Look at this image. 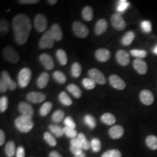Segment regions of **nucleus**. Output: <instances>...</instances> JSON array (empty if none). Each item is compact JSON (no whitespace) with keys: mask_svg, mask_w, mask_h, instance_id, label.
I'll use <instances>...</instances> for the list:
<instances>
[{"mask_svg":"<svg viewBox=\"0 0 157 157\" xmlns=\"http://www.w3.org/2000/svg\"><path fill=\"white\" fill-rule=\"evenodd\" d=\"M15 39L19 45H23L28 41L32 30V23L30 18L25 14H19L12 21Z\"/></svg>","mask_w":157,"mask_h":157,"instance_id":"1","label":"nucleus"},{"mask_svg":"<svg viewBox=\"0 0 157 157\" xmlns=\"http://www.w3.org/2000/svg\"><path fill=\"white\" fill-rule=\"evenodd\" d=\"M15 124L18 130L26 133L32 130L34 126V122L32 119L21 115L15 119Z\"/></svg>","mask_w":157,"mask_h":157,"instance_id":"2","label":"nucleus"},{"mask_svg":"<svg viewBox=\"0 0 157 157\" xmlns=\"http://www.w3.org/2000/svg\"><path fill=\"white\" fill-rule=\"evenodd\" d=\"M32 78V71L28 67H23L18 74L17 81L20 87L25 88L26 87Z\"/></svg>","mask_w":157,"mask_h":157,"instance_id":"3","label":"nucleus"},{"mask_svg":"<svg viewBox=\"0 0 157 157\" xmlns=\"http://www.w3.org/2000/svg\"><path fill=\"white\" fill-rule=\"evenodd\" d=\"M3 56L6 61L12 63H16L20 61V56L14 48L7 46L3 50Z\"/></svg>","mask_w":157,"mask_h":157,"instance_id":"4","label":"nucleus"},{"mask_svg":"<svg viewBox=\"0 0 157 157\" xmlns=\"http://www.w3.org/2000/svg\"><path fill=\"white\" fill-rule=\"evenodd\" d=\"M72 29L75 36L79 38H86L89 34L88 28L83 23L79 21H75L73 23Z\"/></svg>","mask_w":157,"mask_h":157,"instance_id":"5","label":"nucleus"},{"mask_svg":"<svg viewBox=\"0 0 157 157\" xmlns=\"http://www.w3.org/2000/svg\"><path fill=\"white\" fill-rule=\"evenodd\" d=\"M54 41L50 30L45 31L40 40L39 48L40 49H50L54 45Z\"/></svg>","mask_w":157,"mask_h":157,"instance_id":"6","label":"nucleus"},{"mask_svg":"<svg viewBox=\"0 0 157 157\" xmlns=\"http://www.w3.org/2000/svg\"><path fill=\"white\" fill-rule=\"evenodd\" d=\"M111 22L112 26L118 30H123L126 27V23L122 14L118 12L112 15L111 17Z\"/></svg>","mask_w":157,"mask_h":157,"instance_id":"7","label":"nucleus"},{"mask_svg":"<svg viewBox=\"0 0 157 157\" xmlns=\"http://www.w3.org/2000/svg\"><path fill=\"white\" fill-rule=\"evenodd\" d=\"M34 28L38 32H43L47 28V19L44 15L38 14L34 17Z\"/></svg>","mask_w":157,"mask_h":157,"instance_id":"8","label":"nucleus"},{"mask_svg":"<svg viewBox=\"0 0 157 157\" xmlns=\"http://www.w3.org/2000/svg\"><path fill=\"white\" fill-rule=\"evenodd\" d=\"M90 78L98 84L104 85L107 83V79L104 75L100 71L96 68H91L88 72Z\"/></svg>","mask_w":157,"mask_h":157,"instance_id":"9","label":"nucleus"},{"mask_svg":"<svg viewBox=\"0 0 157 157\" xmlns=\"http://www.w3.org/2000/svg\"><path fill=\"white\" fill-rule=\"evenodd\" d=\"M109 83L115 89L122 90L125 89L126 84L120 76L117 75H112L109 78Z\"/></svg>","mask_w":157,"mask_h":157,"instance_id":"10","label":"nucleus"},{"mask_svg":"<svg viewBox=\"0 0 157 157\" xmlns=\"http://www.w3.org/2000/svg\"><path fill=\"white\" fill-rule=\"evenodd\" d=\"M18 109L22 116L30 119L33 117V108L28 103H26L25 102H22L19 103Z\"/></svg>","mask_w":157,"mask_h":157,"instance_id":"11","label":"nucleus"},{"mask_svg":"<svg viewBox=\"0 0 157 157\" xmlns=\"http://www.w3.org/2000/svg\"><path fill=\"white\" fill-rule=\"evenodd\" d=\"M139 98L141 102L146 105H151L154 101V95L149 90H142L140 93Z\"/></svg>","mask_w":157,"mask_h":157,"instance_id":"12","label":"nucleus"},{"mask_svg":"<svg viewBox=\"0 0 157 157\" xmlns=\"http://www.w3.org/2000/svg\"><path fill=\"white\" fill-rule=\"evenodd\" d=\"M116 59L118 63L121 66L126 67L130 63V56L127 51L119 50L116 53Z\"/></svg>","mask_w":157,"mask_h":157,"instance_id":"13","label":"nucleus"},{"mask_svg":"<svg viewBox=\"0 0 157 157\" xmlns=\"http://www.w3.org/2000/svg\"><path fill=\"white\" fill-rule=\"evenodd\" d=\"M26 98L29 101L32 103H41L46 99V95L41 92L32 91L27 94Z\"/></svg>","mask_w":157,"mask_h":157,"instance_id":"14","label":"nucleus"},{"mask_svg":"<svg viewBox=\"0 0 157 157\" xmlns=\"http://www.w3.org/2000/svg\"><path fill=\"white\" fill-rule=\"evenodd\" d=\"M133 67L137 72L140 75H145L148 71V66L143 59L136 58L133 61Z\"/></svg>","mask_w":157,"mask_h":157,"instance_id":"15","label":"nucleus"},{"mask_svg":"<svg viewBox=\"0 0 157 157\" xmlns=\"http://www.w3.org/2000/svg\"><path fill=\"white\" fill-rule=\"evenodd\" d=\"M40 61L47 70H52L54 67V62L52 57L48 54H42L39 57Z\"/></svg>","mask_w":157,"mask_h":157,"instance_id":"16","label":"nucleus"},{"mask_svg":"<svg viewBox=\"0 0 157 157\" xmlns=\"http://www.w3.org/2000/svg\"><path fill=\"white\" fill-rule=\"evenodd\" d=\"M95 56L99 62H107L111 58V52L107 48H100L95 51Z\"/></svg>","mask_w":157,"mask_h":157,"instance_id":"17","label":"nucleus"},{"mask_svg":"<svg viewBox=\"0 0 157 157\" xmlns=\"http://www.w3.org/2000/svg\"><path fill=\"white\" fill-rule=\"evenodd\" d=\"M124 128L120 125H115L109 130V135L112 139H119L124 134Z\"/></svg>","mask_w":157,"mask_h":157,"instance_id":"18","label":"nucleus"},{"mask_svg":"<svg viewBox=\"0 0 157 157\" xmlns=\"http://www.w3.org/2000/svg\"><path fill=\"white\" fill-rule=\"evenodd\" d=\"M108 26V24L107 20L104 19H99L95 24L94 32L98 36L101 35L107 31Z\"/></svg>","mask_w":157,"mask_h":157,"instance_id":"19","label":"nucleus"},{"mask_svg":"<svg viewBox=\"0 0 157 157\" xmlns=\"http://www.w3.org/2000/svg\"><path fill=\"white\" fill-rule=\"evenodd\" d=\"M51 34L53 37L54 39L56 41H59L62 40L63 37L62 29L59 25L55 23L54 24L50 30Z\"/></svg>","mask_w":157,"mask_h":157,"instance_id":"20","label":"nucleus"},{"mask_svg":"<svg viewBox=\"0 0 157 157\" xmlns=\"http://www.w3.org/2000/svg\"><path fill=\"white\" fill-rule=\"evenodd\" d=\"M1 78L5 81V82L8 87V89L10 90H14L17 89V83L13 80H12L8 72L6 71L2 72Z\"/></svg>","mask_w":157,"mask_h":157,"instance_id":"21","label":"nucleus"},{"mask_svg":"<svg viewBox=\"0 0 157 157\" xmlns=\"http://www.w3.org/2000/svg\"><path fill=\"white\" fill-rule=\"evenodd\" d=\"M50 79V76L47 72H43L37 80V85L39 89H44L47 86Z\"/></svg>","mask_w":157,"mask_h":157,"instance_id":"22","label":"nucleus"},{"mask_svg":"<svg viewBox=\"0 0 157 157\" xmlns=\"http://www.w3.org/2000/svg\"><path fill=\"white\" fill-rule=\"evenodd\" d=\"M101 121L102 123L107 125H112L117 121L116 117L111 113H105L101 117Z\"/></svg>","mask_w":157,"mask_h":157,"instance_id":"23","label":"nucleus"},{"mask_svg":"<svg viewBox=\"0 0 157 157\" xmlns=\"http://www.w3.org/2000/svg\"><path fill=\"white\" fill-rule=\"evenodd\" d=\"M82 15L86 21H91L94 17V12L92 7L90 6H85L82 12Z\"/></svg>","mask_w":157,"mask_h":157,"instance_id":"24","label":"nucleus"},{"mask_svg":"<svg viewBox=\"0 0 157 157\" xmlns=\"http://www.w3.org/2000/svg\"><path fill=\"white\" fill-rule=\"evenodd\" d=\"M67 91L71 94H72L75 98H79L82 97V92L77 85L75 84H69L67 86Z\"/></svg>","mask_w":157,"mask_h":157,"instance_id":"25","label":"nucleus"},{"mask_svg":"<svg viewBox=\"0 0 157 157\" xmlns=\"http://www.w3.org/2000/svg\"><path fill=\"white\" fill-rule=\"evenodd\" d=\"M146 145L152 150H157V137L154 135H150L146 139Z\"/></svg>","mask_w":157,"mask_h":157,"instance_id":"26","label":"nucleus"},{"mask_svg":"<svg viewBox=\"0 0 157 157\" xmlns=\"http://www.w3.org/2000/svg\"><path fill=\"white\" fill-rule=\"evenodd\" d=\"M135 38V33L133 31H129L124 35L122 37L121 43L122 45H129L132 44V43L133 41Z\"/></svg>","mask_w":157,"mask_h":157,"instance_id":"27","label":"nucleus"},{"mask_svg":"<svg viewBox=\"0 0 157 157\" xmlns=\"http://www.w3.org/2000/svg\"><path fill=\"white\" fill-rule=\"evenodd\" d=\"M6 154L8 157H12L16 154L15 144L13 141H10L6 143Z\"/></svg>","mask_w":157,"mask_h":157,"instance_id":"28","label":"nucleus"},{"mask_svg":"<svg viewBox=\"0 0 157 157\" xmlns=\"http://www.w3.org/2000/svg\"><path fill=\"white\" fill-rule=\"evenodd\" d=\"M56 56L59 63L62 65H65L67 62V55L66 52L62 49L57 50L56 52Z\"/></svg>","mask_w":157,"mask_h":157,"instance_id":"29","label":"nucleus"},{"mask_svg":"<svg viewBox=\"0 0 157 157\" xmlns=\"http://www.w3.org/2000/svg\"><path fill=\"white\" fill-rule=\"evenodd\" d=\"M58 98L61 103L65 106H70L72 104V99L65 91L61 92L59 95Z\"/></svg>","mask_w":157,"mask_h":157,"instance_id":"30","label":"nucleus"},{"mask_svg":"<svg viewBox=\"0 0 157 157\" xmlns=\"http://www.w3.org/2000/svg\"><path fill=\"white\" fill-rule=\"evenodd\" d=\"M52 76L54 80L57 83L59 84H64L67 82V77L61 71H55L53 73Z\"/></svg>","mask_w":157,"mask_h":157,"instance_id":"31","label":"nucleus"},{"mask_svg":"<svg viewBox=\"0 0 157 157\" xmlns=\"http://www.w3.org/2000/svg\"><path fill=\"white\" fill-rule=\"evenodd\" d=\"M82 66L78 62H74L71 67V74L73 78H77L82 73Z\"/></svg>","mask_w":157,"mask_h":157,"instance_id":"32","label":"nucleus"},{"mask_svg":"<svg viewBox=\"0 0 157 157\" xmlns=\"http://www.w3.org/2000/svg\"><path fill=\"white\" fill-rule=\"evenodd\" d=\"M52 108V104L50 102H46L40 109V115L41 117L47 116Z\"/></svg>","mask_w":157,"mask_h":157,"instance_id":"33","label":"nucleus"},{"mask_svg":"<svg viewBox=\"0 0 157 157\" xmlns=\"http://www.w3.org/2000/svg\"><path fill=\"white\" fill-rule=\"evenodd\" d=\"M130 54L132 56L136 57L139 59H143L145 58L148 55L147 51L144 50H137L133 49L130 51Z\"/></svg>","mask_w":157,"mask_h":157,"instance_id":"34","label":"nucleus"},{"mask_svg":"<svg viewBox=\"0 0 157 157\" xmlns=\"http://www.w3.org/2000/svg\"><path fill=\"white\" fill-rule=\"evenodd\" d=\"M49 129L51 132L57 137H61L64 134L63 130L59 126L56 124H50Z\"/></svg>","mask_w":157,"mask_h":157,"instance_id":"35","label":"nucleus"},{"mask_svg":"<svg viewBox=\"0 0 157 157\" xmlns=\"http://www.w3.org/2000/svg\"><path fill=\"white\" fill-rule=\"evenodd\" d=\"M84 121L86 124H87L91 129H94L96 127L97 123H96L95 118L91 115L87 114L85 115Z\"/></svg>","mask_w":157,"mask_h":157,"instance_id":"36","label":"nucleus"},{"mask_svg":"<svg viewBox=\"0 0 157 157\" xmlns=\"http://www.w3.org/2000/svg\"><path fill=\"white\" fill-rule=\"evenodd\" d=\"M78 140L80 141L81 144H82V148L83 150H87L90 148L91 147V144H90V143L87 140V139H86V136L83 133H79L78 135Z\"/></svg>","mask_w":157,"mask_h":157,"instance_id":"37","label":"nucleus"},{"mask_svg":"<svg viewBox=\"0 0 157 157\" xmlns=\"http://www.w3.org/2000/svg\"><path fill=\"white\" fill-rule=\"evenodd\" d=\"M10 29L8 22L6 19H1L0 22V34L1 36H5L8 33Z\"/></svg>","mask_w":157,"mask_h":157,"instance_id":"38","label":"nucleus"},{"mask_svg":"<svg viewBox=\"0 0 157 157\" xmlns=\"http://www.w3.org/2000/svg\"><path fill=\"white\" fill-rule=\"evenodd\" d=\"M65 113L62 110L58 109L56 110L52 115V119L56 123H59L62 121L64 118Z\"/></svg>","mask_w":157,"mask_h":157,"instance_id":"39","label":"nucleus"},{"mask_svg":"<svg viewBox=\"0 0 157 157\" xmlns=\"http://www.w3.org/2000/svg\"><path fill=\"white\" fill-rule=\"evenodd\" d=\"M129 2L125 0H122L119 1L118 2V6H117V11L118 13H119L121 14L124 13L126 10L128 9L129 7Z\"/></svg>","mask_w":157,"mask_h":157,"instance_id":"40","label":"nucleus"},{"mask_svg":"<svg viewBox=\"0 0 157 157\" xmlns=\"http://www.w3.org/2000/svg\"><path fill=\"white\" fill-rule=\"evenodd\" d=\"M82 83L84 88L89 90L93 89L95 87L96 83L94 80L90 78H84Z\"/></svg>","mask_w":157,"mask_h":157,"instance_id":"41","label":"nucleus"},{"mask_svg":"<svg viewBox=\"0 0 157 157\" xmlns=\"http://www.w3.org/2000/svg\"><path fill=\"white\" fill-rule=\"evenodd\" d=\"M90 144L91 149L93 151L98 152L101 150V143L98 139L94 138L92 139V140L90 142Z\"/></svg>","mask_w":157,"mask_h":157,"instance_id":"42","label":"nucleus"},{"mask_svg":"<svg viewBox=\"0 0 157 157\" xmlns=\"http://www.w3.org/2000/svg\"><path fill=\"white\" fill-rule=\"evenodd\" d=\"M44 139L50 146L54 147L56 145V139L49 132H45L44 134Z\"/></svg>","mask_w":157,"mask_h":157,"instance_id":"43","label":"nucleus"},{"mask_svg":"<svg viewBox=\"0 0 157 157\" xmlns=\"http://www.w3.org/2000/svg\"><path fill=\"white\" fill-rule=\"evenodd\" d=\"M63 130L64 134L69 138H71V139L76 138V137L78 135V132L75 129L65 126L64 128H63Z\"/></svg>","mask_w":157,"mask_h":157,"instance_id":"44","label":"nucleus"},{"mask_svg":"<svg viewBox=\"0 0 157 157\" xmlns=\"http://www.w3.org/2000/svg\"><path fill=\"white\" fill-rule=\"evenodd\" d=\"M101 157H122V154L118 150H110L105 152Z\"/></svg>","mask_w":157,"mask_h":157,"instance_id":"45","label":"nucleus"},{"mask_svg":"<svg viewBox=\"0 0 157 157\" xmlns=\"http://www.w3.org/2000/svg\"><path fill=\"white\" fill-rule=\"evenodd\" d=\"M141 28L144 33H149L152 30L151 23L150 21H142L141 23Z\"/></svg>","mask_w":157,"mask_h":157,"instance_id":"46","label":"nucleus"},{"mask_svg":"<svg viewBox=\"0 0 157 157\" xmlns=\"http://www.w3.org/2000/svg\"><path fill=\"white\" fill-rule=\"evenodd\" d=\"M8 106V99L6 96H2L0 98V111L4 112Z\"/></svg>","mask_w":157,"mask_h":157,"instance_id":"47","label":"nucleus"},{"mask_svg":"<svg viewBox=\"0 0 157 157\" xmlns=\"http://www.w3.org/2000/svg\"><path fill=\"white\" fill-rule=\"evenodd\" d=\"M64 124H65L66 126L71 128H73L75 129L76 128V124L74 122L72 118H71V117H67V118L64 119Z\"/></svg>","mask_w":157,"mask_h":157,"instance_id":"48","label":"nucleus"},{"mask_svg":"<svg viewBox=\"0 0 157 157\" xmlns=\"http://www.w3.org/2000/svg\"><path fill=\"white\" fill-rule=\"evenodd\" d=\"M82 150H83L82 148H80L78 147L71 146V147H70L71 151L75 155H78L82 154L83 152Z\"/></svg>","mask_w":157,"mask_h":157,"instance_id":"49","label":"nucleus"},{"mask_svg":"<svg viewBox=\"0 0 157 157\" xmlns=\"http://www.w3.org/2000/svg\"><path fill=\"white\" fill-rule=\"evenodd\" d=\"M8 89V87L5 81L1 78L0 79V92L1 93H5Z\"/></svg>","mask_w":157,"mask_h":157,"instance_id":"50","label":"nucleus"},{"mask_svg":"<svg viewBox=\"0 0 157 157\" xmlns=\"http://www.w3.org/2000/svg\"><path fill=\"white\" fill-rule=\"evenodd\" d=\"M16 157H25V151L22 146H19L17 148Z\"/></svg>","mask_w":157,"mask_h":157,"instance_id":"51","label":"nucleus"},{"mask_svg":"<svg viewBox=\"0 0 157 157\" xmlns=\"http://www.w3.org/2000/svg\"><path fill=\"white\" fill-rule=\"evenodd\" d=\"M21 4H28L32 5L39 3L40 1L39 0H20L18 1Z\"/></svg>","mask_w":157,"mask_h":157,"instance_id":"52","label":"nucleus"},{"mask_svg":"<svg viewBox=\"0 0 157 157\" xmlns=\"http://www.w3.org/2000/svg\"><path fill=\"white\" fill-rule=\"evenodd\" d=\"M71 146L82 148V144H81L80 141L78 140V138H76V137L71 139Z\"/></svg>","mask_w":157,"mask_h":157,"instance_id":"53","label":"nucleus"},{"mask_svg":"<svg viewBox=\"0 0 157 157\" xmlns=\"http://www.w3.org/2000/svg\"><path fill=\"white\" fill-rule=\"evenodd\" d=\"M6 141V135L2 130H0V146H2Z\"/></svg>","mask_w":157,"mask_h":157,"instance_id":"54","label":"nucleus"},{"mask_svg":"<svg viewBox=\"0 0 157 157\" xmlns=\"http://www.w3.org/2000/svg\"><path fill=\"white\" fill-rule=\"evenodd\" d=\"M49 157H62V155L56 151L51 152L49 154Z\"/></svg>","mask_w":157,"mask_h":157,"instance_id":"55","label":"nucleus"},{"mask_svg":"<svg viewBox=\"0 0 157 157\" xmlns=\"http://www.w3.org/2000/svg\"><path fill=\"white\" fill-rule=\"evenodd\" d=\"M47 2H48L49 4H50L51 6H53L56 4L57 1L56 0H48V1H47Z\"/></svg>","mask_w":157,"mask_h":157,"instance_id":"56","label":"nucleus"},{"mask_svg":"<svg viewBox=\"0 0 157 157\" xmlns=\"http://www.w3.org/2000/svg\"><path fill=\"white\" fill-rule=\"evenodd\" d=\"M152 52H153V53H154L155 55H157V45L154 48V49H153V50H152Z\"/></svg>","mask_w":157,"mask_h":157,"instance_id":"57","label":"nucleus"},{"mask_svg":"<svg viewBox=\"0 0 157 157\" xmlns=\"http://www.w3.org/2000/svg\"><path fill=\"white\" fill-rule=\"evenodd\" d=\"M75 157H86V155H85L84 153L82 152V154H79V155H75Z\"/></svg>","mask_w":157,"mask_h":157,"instance_id":"58","label":"nucleus"},{"mask_svg":"<svg viewBox=\"0 0 157 157\" xmlns=\"http://www.w3.org/2000/svg\"></svg>","mask_w":157,"mask_h":157,"instance_id":"59","label":"nucleus"}]
</instances>
